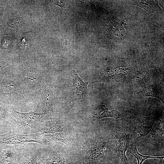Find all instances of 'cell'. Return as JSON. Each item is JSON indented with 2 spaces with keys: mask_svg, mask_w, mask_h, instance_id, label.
<instances>
[{
  "mask_svg": "<svg viewBox=\"0 0 164 164\" xmlns=\"http://www.w3.org/2000/svg\"><path fill=\"white\" fill-rule=\"evenodd\" d=\"M128 151L132 155H133L137 159L138 164H142L143 162L146 159L149 158H156L160 160V162H162L164 156H155L149 155H142L138 151L135 143L129 146L128 149Z\"/></svg>",
  "mask_w": 164,
  "mask_h": 164,
  "instance_id": "cell-11",
  "label": "cell"
},
{
  "mask_svg": "<svg viewBox=\"0 0 164 164\" xmlns=\"http://www.w3.org/2000/svg\"><path fill=\"white\" fill-rule=\"evenodd\" d=\"M0 118L4 119L14 125L17 126L16 121L11 115L9 109L4 106L0 102Z\"/></svg>",
  "mask_w": 164,
  "mask_h": 164,
  "instance_id": "cell-16",
  "label": "cell"
},
{
  "mask_svg": "<svg viewBox=\"0 0 164 164\" xmlns=\"http://www.w3.org/2000/svg\"><path fill=\"white\" fill-rule=\"evenodd\" d=\"M93 114L94 120L109 117L117 119L121 117V114L117 111H108L105 105H102L96 106L93 109Z\"/></svg>",
  "mask_w": 164,
  "mask_h": 164,
  "instance_id": "cell-8",
  "label": "cell"
},
{
  "mask_svg": "<svg viewBox=\"0 0 164 164\" xmlns=\"http://www.w3.org/2000/svg\"><path fill=\"white\" fill-rule=\"evenodd\" d=\"M113 144L117 155L123 164H128L125 153L130 145L127 135L125 130H118L113 134Z\"/></svg>",
  "mask_w": 164,
  "mask_h": 164,
  "instance_id": "cell-3",
  "label": "cell"
},
{
  "mask_svg": "<svg viewBox=\"0 0 164 164\" xmlns=\"http://www.w3.org/2000/svg\"><path fill=\"white\" fill-rule=\"evenodd\" d=\"M43 134L36 133L25 134L23 133L13 131L0 135V148L9 145L16 148L18 146H24L29 142L43 143Z\"/></svg>",
  "mask_w": 164,
  "mask_h": 164,
  "instance_id": "cell-2",
  "label": "cell"
},
{
  "mask_svg": "<svg viewBox=\"0 0 164 164\" xmlns=\"http://www.w3.org/2000/svg\"><path fill=\"white\" fill-rule=\"evenodd\" d=\"M149 68H144L138 72L134 76L133 81L134 83H141L143 82L149 70Z\"/></svg>",
  "mask_w": 164,
  "mask_h": 164,
  "instance_id": "cell-17",
  "label": "cell"
},
{
  "mask_svg": "<svg viewBox=\"0 0 164 164\" xmlns=\"http://www.w3.org/2000/svg\"><path fill=\"white\" fill-rule=\"evenodd\" d=\"M39 164H50L47 159L41 160Z\"/></svg>",
  "mask_w": 164,
  "mask_h": 164,
  "instance_id": "cell-20",
  "label": "cell"
},
{
  "mask_svg": "<svg viewBox=\"0 0 164 164\" xmlns=\"http://www.w3.org/2000/svg\"><path fill=\"white\" fill-rule=\"evenodd\" d=\"M44 137L47 138L53 142L59 141L63 143L69 147L70 146V144L64 135L60 132H57L52 134H43Z\"/></svg>",
  "mask_w": 164,
  "mask_h": 164,
  "instance_id": "cell-13",
  "label": "cell"
},
{
  "mask_svg": "<svg viewBox=\"0 0 164 164\" xmlns=\"http://www.w3.org/2000/svg\"><path fill=\"white\" fill-rule=\"evenodd\" d=\"M22 75L27 84L32 87L38 84V77L36 72L33 69L27 68L23 72Z\"/></svg>",
  "mask_w": 164,
  "mask_h": 164,
  "instance_id": "cell-12",
  "label": "cell"
},
{
  "mask_svg": "<svg viewBox=\"0 0 164 164\" xmlns=\"http://www.w3.org/2000/svg\"><path fill=\"white\" fill-rule=\"evenodd\" d=\"M12 116L16 119L17 126L26 134L37 133L46 121L51 118L44 112L36 113L32 112L22 113L18 111L13 107L9 109Z\"/></svg>",
  "mask_w": 164,
  "mask_h": 164,
  "instance_id": "cell-1",
  "label": "cell"
},
{
  "mask_svg": "<svg viewBox=\"0 0 164 164\" xmlns=\"http://www.w3.org/2000/svg\"><path fill=\"white\" fill-rule=\"evenodd\" d=\"M40 86L43 112L52 118L53 115L52 87L46 82L42 83Z\"/></svg>",
  "mask_w": 164,
  "mask_h": 164,
  "instance_id": "cell-4",
  "label": "cell"
},
{
  "mask_svg": "<svg viewBox=\"0 0 164 164\" xmlns=\"http://www.w3.org/2000/svg\"><path fill=\"white\" fill-rule=\"evenodd\" d=\"M140 94L143 97H157L164 102L163 87L158 83L153 84L144 88Z\"/></svg>",
  "mask_w": 164,
  "mask_h": 164,
  "instance_id": "cell-9",
  "label": "cell"
},
{
  "mask_svg": "<svg viewBox=\"0 0 164 164\" xmlns=\"http://www.w3.org/2000/svg\"><path fill=\"white\" fill-rule=\"evenodd\" d=\"M4 63L2 62H0V70L2 68L3 66Z\"/></svg>",
  "mask_w": 164,
  "mask_h": 164,
  "instance_id": "cell-21",
  "label": "cell"
},
{
  "mask_svg": "<svg viewBox=\"0 0 164 164\" xmlns=\"http://www.w3.org/2000/svg\"><path fill=\"white\" fill-rule=\"evenodd\" d=\"M64 128L63 125L59 121H51L46 122L41 129L42 133L47 134L60 132Z\"/></svg>",
  "mask_w": 164,
  "mask_h": 164,
  "instance_id": "cell-10",
  "label": "cell"
},
{
  "mask_svg": "<svg viewBox=\"0 0 164 164\" xmlns=\"http://www.w3.org/2000/svg\"><path fill=\"white\" fill-rule=\"evenodd\" d=\"M13 131L12 127L9 124L0 121V135Z\"/></svg>",
  "mask_w": 164,
  "mask_h": 164,
  "instance_id": "cell-18",
  "label": "cell"
},
{
  "mask_svg": "<svg viewBox=\"0 0 164 164\" xmlns=\"http://www.w3.org/2000/svg\"><path fill=\"white\" fill-rule=\"evenodd\" d=\"M22 160V164H39L41 159L39 158L38 153L28 152Z\"/></svg>",
  "mask_w": 164,
  "mask_h": 164,
  "instance_id": "cell-15",
  "label": "cell"
},
{
  "mask_svg": "<svg viewBox=\"0 0 164 164\" xmlns=\"http://www.w3.org/2000/svg\"><path fill=\"white\" fill-rule=\"evenodd\" d=\"M50 164H64L65 159L61 153L53 151L47 159Z\"/></svg>",
  "mask_w": 164,
  "mask_h": 164,
  "instance_id": "cell-14",
  "label": "cell"
},
{
  "mask_svg": "<svg viewBox=\"0 0 164 164\" xmlns=\"http://www.w3.org/2000/svg\"><path fill=\"white\" fill-rule=\"evenodd\" d=\"M72 76L73 91L72 96L69 101L70 103L77 99L85 98L88 84V82L83 81L74 70H72Z\"/></svg>",
  "mask_w": 164,
  "mask_h": 164,
  "instance_id": "cell-5",
  "label": "cell"
},
{
  "mask_svg": "<svg viewBox=\"0 0 164 164\" xmlns=\"http://www.w3.org/2000/svg\"><path fill=\"white\" fill-rule=\"evenodd\" d=\"M53 2L55 4L60 6L61 8L65 5L63 1L54 0L53 1Z\"/></svg>",
  "mask_w": 164,
  "mask_h": 164,
  "instance_id": "cell-19",
  "label": "cell"
},
{
  "mask_svg": "<svg viewBox=\"0 0 164 164\" xmlns=\"http://www.w3.org/2000/svg\"><path fill=\"white\" fill-rule=\"evenodd\" d=\"M4 92L9 97L18 101L25 100V98L18 88L15 82L11 78L3 81L1 85Z\"/></svg>",
  "mask_w": 164,
  "mask_h": 164,
  "instance_id": "cell-6",
  "label": "cell"
},
{
  "mask_svg": "<svg viewBox=\"0 0 164 164\" xmlns=\"http://www.w3.org/2000/svg\"><path fill=\"white\" fill-rule=\"evenodd\" d=\"M15 148L9 145L0 148V153L2 157L3 164H18V153Z\"/></svg>",
  "mask_w": 164,
  "mask_h": 164,
  "instance_id": "cell-7",
  "label": "cell"
}]
</instances>
